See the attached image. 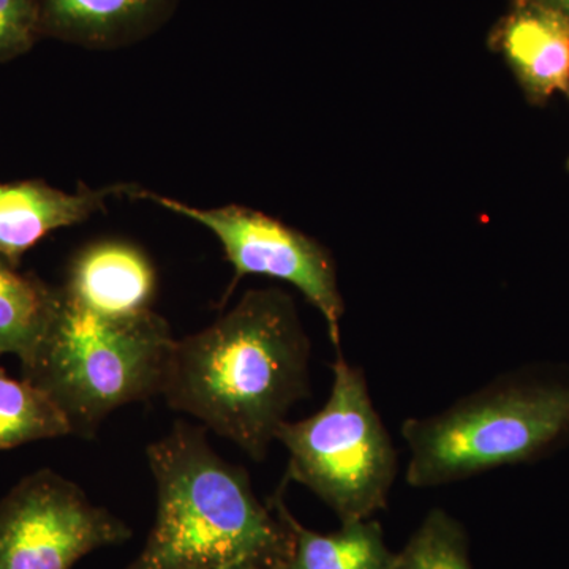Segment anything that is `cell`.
<instances>
[{
    "label": "cell",
    "instance_id": "cell-1",
    "mask_svg": "<svg viewBox=\"0 0 569 569\" xmlns=\"http://www.w3.org/2000/svg\"><path fill=\"white\" fill-rule=\"evenodd\" d=\"M309 361L293 298L250 290L203 331L176 340L160 396L261 462L291 408L310 395Z\"/></svg>",
    "mask_w": 569,
    "mask_h": 569
},
{
    "label": "cell",
    "instance_id": "cell-2",
    "mask_svg": "<svg viewBox=\"0 0 569 569\" xmlns=\"http://www.w3.org/2000/svg\"><path fill=\"white\" fill-rule=\"evenodd\" d=\"M157 516L148 541L126 569H288L290 527L257 497L242 467L220 458L206 427L178 421L148 447Z\"/></svg>",
    "mask_w": 569,
    "mask_h": 569
},
{
    "label": "cell",
    "instance_id": "cell-3",
    "mask_svg": "<svg viewBox=\"0 0 569 569\" xmlns=\"http://www.w3.org/2000/svg\"><path fill=\"white\" fill-rule=\"evenodd\" d=\"M176 340L159 313L111 320L63 296L22 376L54 400L71 432L92 438L112 411L160 395Z\"/></svg>",
    "mask_w": 569,
    "mask_h": 569
},
{
    "label": "cell",
    "instance_id": "cell-4",
    "mask_svg": "<svg viewBox=\"0 0 569 569\" xmlns=\"http://www.w3.org/2000/svg\"><path fill=\"white\" fill-rule=\"evenodd\" d=\"M569 436V383L500 378L447 410L402 425L407 482L438 488L529 462Z\"/></svg>",
    "mask_w": 569,
    "mask_h": 569
},
{
    "label": "cell",
    "instance_id": "cell-5",
    "mask_svg": "<svg viewBox=\"0 0 569 569\" xmlns=\"http://www.w3.org/2000/svg\"><path fill=\"white\" fill-rule=\"evenodd\" d=\"M332 373L323 408L302 421L287 419L276 441L288 452L284 481L305 486L348 523L388 507L399 458L362 369L337 350Z\"/></svg>",
    "mask_w": 569,
    "mask_h": 569
},
{
    "label": "cell",
    "instance_id": "cell-6",
    "mask_svg": "<svg viewBox=\"0 0 569 569\" xmlns=\"http://www.w3.org/2000/svg\"><path fill=\"white\" fill-rule=\"evenodd\" d=\"M129 198L159 204L211 231L233 266V283L227 296L233 293L236 284L246 276L272 277L293 284L325 318L331 342L340 350L346 302L340 293L335 257L317 239L246 206L194 208L140 186H134Z\"/></svg>",
    "mask_w": 569,
    "mask_h": 569
},
{
    "label": "cell",
    "instance_id": "cell-7",
    "mask_svg": "<svg viewBox=\"0 0 569 569\" xmlns=\"http://www.w3.org/2000/svg\"><path fill=\"white\" fill-rule=\"evenodd\" d=\"M132 530L50 468L0 500V569H71L93 550L119 546Z\"/></svg>",
    "mask_w": 569,
    "mask_h": 569
},
{
    "label": "cell",
    "instance_id": "cell-8",
    "mask_svg": "<svg viewBox=\"0 0 569 569\" xmlns=\"http://www.w3.org/2000/svg\"><path fill=\"white\" fill-rule=\"evenodd\" d=\"M489 48L505 59L531 104L541 107L557 92L569 99V21L557 11L511 0L489 33Z\"/></svg>",
    "mask_w": 569,
    "mask_h": 569
},
{
    "label": "cell",
    "instance_id": "cell-9",
    "mask_svg": "<svg viewBox=\"0 0 569 569\" xmlns=\"http://www.w3.org/2000/svg\"><path fill=\"white\" fill-rule=\"evenodd\" d=\"M61 290L70 302L93 316L123 320L151 312L157 274L140 247L108 239L77 253Z\"/></svg>",
    "mask_w": 569,
    "mask_h": 569
},
{
    "label": "cell",
    "instance_id": "cell-10",
    "mask_svg": "<svg viewBox=\"0 0 569 569\" xmlns=\"http://www.w3.org/2000/svg\"><path fill=\"white\" fill-rule=\"evenodd\" d=\"M137 183L67 193L43 181L0 182V258L20 266L44 236L84 222L112 197H130Z\"/></svg>",
    "mask_w": 569,
    "mask_h": 569
},
{
    "label": "cell",
    "instance_id": "cell-11",
    "mask_svg": "<svg viewBox=\"0 0 569 569\" xmlns=\"http://www.w3.org/2000/svg\"><path fill=\"white\" fill-rule=\"evenodd\" d=\"M176 6L178 0H40L41 36L112 50L159 29Z\"/></svg>",
    "mask_w": 569,
    "mask_h": 569
},
{
    "label": "cell",
    "instance_id": "cell-12",
    "mask_svg": "<svg viewBox=\"0 0 569 569\" xmlns=\"http://www.w3.org/2000/svg\"><path fill=\"white\" fill-rule=\"evenodd\" d=\"M271 505L293 535L288 569H388L395 560L383 529L372 518L342 523L332 533H318L296 520L282 492L276 493Z\"/></svg>",
    "mask_w": 569,
    "mask_h": 569
},
{
    "label": "cell",
    "instance_id": "cell-13",
    "mask_svg": "<svg viewBox=\"0 0 569 569\" xmlns=\"http://www.w3.org/2000/svg\"><path fill=\"white\" fill-rule=\"evenodd\" d=\"M59 301L61 290L0 258V356L28 359L47 335Z\"/></svg>",
    "mask_w": 569,
    "mask_h": 569
},
{
    "label": "cell",
    "instance_id": "cell-14",
    "mask_svg": "<svg viewBox=\"0 0 569 569\" xmlns=\"http://www.w3.org/2000/svg\"><path fill=\"white\" fill-rule=\"evenodd\" d=\"M69 419L31 381L7 376L0 367V449L71 436Z\"/></svg>",
    "mask_w": 569,
    "mask_h": 569
},
{
    "label": "cell",
    "instance_id": "cell-15",
    "mask_svg": "<svg viewBox=\"0 0 569 569\" xmlns=\"http://www.w3.org/2000/svg\"><path fill=\"white\" fill-rule=\"evenodd\" d=\"M388 569H473L467 531L445 509H432Z\"/></svg>",
    "mask_w": 569,
    "mask_h": 569
},
{
    "label": "cell",
    "instance_id": "cell-16",
    "mask_svg": "<svg viewBox=\"0 0 569 569\" xmlns=\"http://www.w3.org/2000/svg\"><path fill=\"white\" fill-rule=\"evenodd\" d=\"M40 37V0H0V62L31 51Z\"/></svg>",
    "mask_w": 569,
    "mask_h": 569
},
{
    "label": "cell",
    "instance_id": "cell-17",
    "mask_svg": "<svg viewBox=\"0 0 569 569\" xmlns=\"http://www.w3.org/2000/svg\"><path fill=\"white\" fill-rule=\"evenodd\" d=\"M530 2L548 7V9L557 11L569 21V0H530Z\"/></svg>",
    "mask_w": 569,
    "mask_h": 569
},
{
    "label": "cell",
    "instance_id": "cell-18",
    "mask_svg": "<svg viewBox=\"0 0 569 569\" xmlns=\"http://www.w3.org/2000/svg\"><path fill=\"white\" fill-rule=\"evenodd\" d=\"M223 569H274V568L261 567V565L246 563V565H234V567L223 568Z\"/></svg>",
    "mask_w": 569,
    "mask_h": 569
}]
</instances>
